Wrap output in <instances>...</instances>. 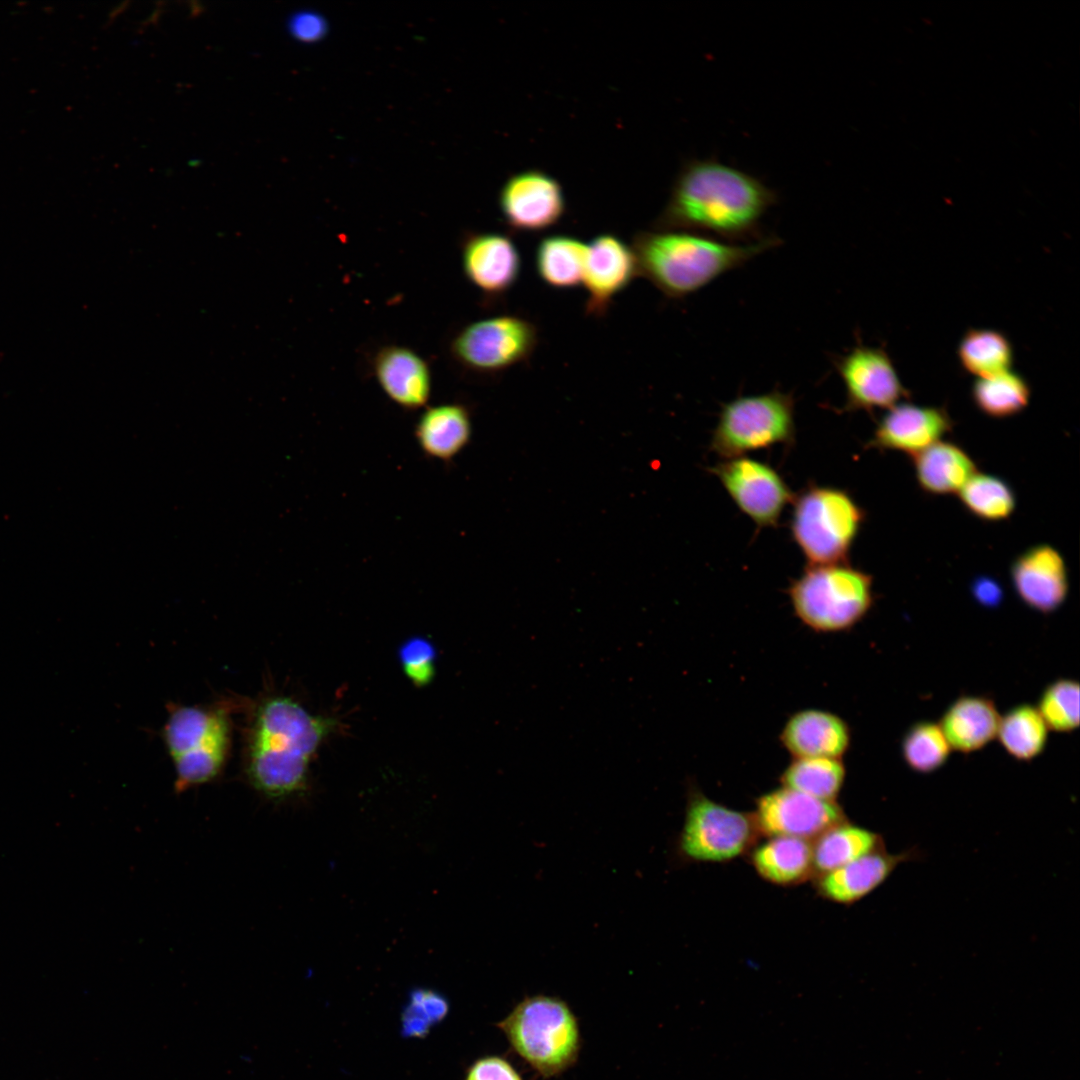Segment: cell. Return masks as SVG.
Segmentation results:
<instances>
[{"label":"cell","instance_id":"cell-9","mask_svg":"<svg viewBox=\"0 0 1080 1080\" xmlns=\"http://www.w3.org/2000/svg\"><path fill=\"white\" fill-rule=\"evenodd\" d=\"M759 834L753 813L730 809L691 787L678 839L681 856L724 862L747 851Z\"/></svg>","mask_w":1080,"mask_h":1080},{"label":"cell","instance_id":"cell-23","mask_svg":"<svg viewBox=\"0 0 1080 1080\" xmlns=\"http://www.w3.org/2000/svg\"><path fill=\"white\" fill-rule=\"evenodd\" d=\"M164 738L173 759L204 748L229 746V721L220 709L177 707L165 725Z\"/></svg>","mask_w":1080,"mask_h":1080},{"label":"cell","instance_id":"cell-33","mask_svg":"<svg viewBox=\"0 0 1080 1080\" xmlns=\"http://www.w3.org/2000/svg\"><path fill=\"white\" fill-rule=\"evenodd\" d=\"M951 751L939 724L928 720L910 726L900 744L904 763L919 774H930L942 768Z\"/></svg>","mask_w":1080,"mask_h":1080},{"label":"cell","instance_id":"cell-10","mask_svg":"<svg viewBox=\"0 0 1080 1080\" xmlns=\"http://www.w3.org/2000/svg\"><path fill=\"white\" fill-rule=\"evenodd\" d=\"M736 506L759 528L777 526L794 494L771 465L740 456L725 459L710 469Z\"/></svg>","mask_w":1080,"mask_h":1080},{"label":"cell","instance_id":"cell-18","mask_svg":"<svg viewBox=\"0 0 1080 1080\" xmlns=\"http://www.w3.org/2000/svg\"><path fill=\"white\" fill-rule=\"evenodd\" d=\"M371 370L384 394L401 409L415 412L428 406L431 368L412 348L399 344L379 347L371 358Z\"/></svg>","mask_w":1080,"mask_h":1080},{"label":"cell","instance_id":"cell-16","mask_svg":"<svg viewBox=\"0 0 1080 1080\" xmlns=\"http://www.w3.org/2000/svg\"><path fill=\"white\" fill-rule=\"evenodd\" d=\"M1010 579L1018 598L1042 614L1058 610L1069 593L1065 560L1049 544H1037L1019 554L1010 566Z\"/></svg>","mask_w":1080,"mask_h":1080},{"label":"cell","instance_id":"cell-2","mask_svg":"<svg viewBox=\"0 0 1080 1080\" xmlns=\"http://www.w3.org/2000/svg\"><path fill=\"white\" fill-rule=\"evenodd\" d=\"M335 721L276 696L259 705L251 727L246 775L263 797L281 801L303 793L311 757Z\"/></svg>","mask_w":1080,"mask_h":1080},{"label":"cell","instance_id":"cell-35","mask_svg":"<svg viewBox=\"0 0 1080 1080\" xmlns=\"http://www.w3.org/2000/svg\"><path fill=\"white\" fill-rule=\"evenodd\" d=\"M448 1012V1000L440 992L415 988L401 1013V1034L405 1038H425Z\"/></svg>","mask_w":1080,"mask_h":1080},{"label":"cell","instance_id":"cell-11","mask_svg":"<svg viewBox=\"0 0 1080 1080\" xmlns=\"http://www.w3.org/2000/svg\"><path fill=\"white\" fill-rule=\"evenodd\" d=\"M844 383V411L889 409L909 397L889 354L881 347L854 346L835 360Z\"/></svg>","mask_w":1080,"mask_h":1080},{"label":"cell","instance_id":"cell-20","mask_svg":"<svg viewBox=\"0 0 1080 1080\" xmlns=\"http://www.w3.org/2000/svg\"><path fill=\"white\" fill-rule=\"evenodd\" d=\"M915 848L890 853L885 846L817 877L818 892L835 903L851 905L882 885L902 863L916 860Z\"/></svg>","mask_w":1080,"mask_h":1080},{"label":"cell","instance_id":"cell-30","mask_svg":"<svg viewBox=\"0 0 1080 1080\" xmlns=\"http://www.w3.org/2000/svg\"><path fill=\"white\" fill-rule=\"evenodd\" d=\"M846 778L842 759L792 758L780 775L783 787L825 801H836Z\"/></svg>","mask_w":1080,"mask_h":1080},{"label":"cell","instance_id":"cell-39","mask_svg":"<svg viewBox=\"0 0 1080 1080\" xmlns=\"http://www.w3.org/2000/svg\"><path fill=\"white\" fill-rule=\"evenodd\" d=\"M974 600L986 608L998 607L1003 600V589L999 582L988 576H980L971 584Z\"/></svg>","mask_w":1080,"mask_h":1080},{"label":"cell","instance_id":"cell-3","mask_svg":"<svg viewBox=\"0 0 1080 1080\" xmlns=\"http://www.w3.org/2000/svg\"><path fill=\"white\" fill-rule=\"evenodd\" d=\"M779 244V238L769 235L739 244L690 231L653 228L637 232L631 242L639 276L671 300L698 292Z\"/></svg>","mask_w":1080,"mask_h":1080},{"label":"cell","instance_id":"cell-15","mask_svg":"<svg viewBox=\"0 0 1080 1080\" xmlns=\"http://www.w3.org/2000/svg\"><path fill=\"white\" fill-rule=\"evenodd\" d=\"M637 277L638 263L631 244L613 233L595 236L586 247L582 280L587 294L585 314L605 317L615 297Z\"/></svg>","mask_w":1080,"mask_h":1080},{"label":"cell","instance_id":"cell-19","mask_svg":"<svg viewBox=\"0 0 1080 1080\" xmlns=\"http://www.w3.org/2000/svg\"><path fill=\"white\" fill-rule=\"evenodd\" d=\"M779 741L792 758L842 759L851 747L852 731L841 716L822 709L807 708L793 713L786 720Z\"/></svg>","mask_w":1080,"mask_h":1080},{"label":"cell","instance_id":"cell-6","mask_svg":"<svg viewBox=\"0 0 1080 1080\" xmlns=\"http://www.w3.org/2000/svg\"><path fill=\"white\" fill-rule=\"evenodd\" d=\"M790 530L807 565L848 562L866 513L845 490L811 484L794 495Z\"/></svg>","mask_w":1080,"mask_h":1080},{"label":"cell","instance_id":"cell-13","mask_svg":"<svg viewBox=\"0 0 1080 1080\" xmlns=\"http://www.w3.org/2000/svg\"><path fill=\"white\" fill-rule=\"evenodd\" d=\"M460 258L466 280L488 304L506 296L521 275L520 251L504 233L466 232L460 241Z\"/></svg>","mask_w":1080,"mask_h":1080},{"label":"cell","instance_id":"cell-22","mask_svg":"<svg viewBox=\"0 0 1080 1080\" xmlns=\"http://www.w3.org/2000/svg\"><path fill=\"white\" fill-rule=\"evenodd\" d=\"M1001 714L986 695H961L943 712L938 722L951 750L970 754L996 739Z\"/></svg>","mask_w":1080,"mask_h":1080},{"label":"cell","instance_id":"cell-4","mask_svg":"<svg viewBox=\"0 0 1080 1080\" xmlns=\"http://www.w3.org/2000/svg\"><path fill=\"white\" fill-rule=\"evenodd\" d=\"M786 593L798 620L822 634L851 630L875 600L872 575L848 562L807 565Z\"/></svg>","mask_w":1080,"mask_h":1080},{"label":"cell","instance_id":"cell-32","mask_svg":"<svg viewBox=\"0 0 1080 1080\" xmlns=\"http://www.w3.org/2000/svg\"><path fill=\"white\" fill-rule=\"evenodd\" d=\"M958 497L970 514L988 522L1006 520L1016 508V495L1008 482L978 471L961 488Z\"/></svg>","mask_w":1080,"mask_h":1080},{"label":"cell","instance_id":"cell-21","mask_svg":"<svg viewBox=\"0 0 1080 1080\" xmlns=\"http://www.w3.org/2000/svg\"><path fill=\"white\" fill-rule=\"evenodd\" d=\"M471 435V411L459 401L427 406L414 428L423 455L443 464L451 463L464 450Z\"/></svg>","mask_w":1080,"mask_h":1080},{"label":"cell","instance_id":"cell-37","mask_svg":"<svg viewBox=\"0 0 1080 1080\" xmlns=\"http://www.w3.org/2000/svg\"><path fill=\"white\" fill-rule=\"evenodd\" d=\"M465 1080H523L515 1067L504 1057L490 1055L478 1058L468 1068Z\"/></svg>","mask_w":1080,"mask_h":1080},{"label":"cell","instance_id":"cell-34","mask_svg":"<svg viewBox=\"0 0 1080 1080\" xmlns=\"http://www.w3.org/2000/svg\"><path fill=\"white\" fill-rule=\"evenodd\" d=\"M1049 730L1070 733L1079 727V683L1056 679L1041 692L1036 705Z\"/></svg>","mask_w":1080,"mask_h":1080},{"label":"cell","instance_id":"cell-29","mask_svg":"<svg viewBox=\"0 0 1080 1080\" xmlns=\"http://www.w3.org/2000/svg\"><path fill=\"white\" fill-rule=\"evenodd\" d=\"M957 355L961 367L977 378L1012 369L1014 360L1008 337L988 328L967 330L959 342Z\"/></svg>","mask_w":1080,"mask_h":1080},{"label":"cell","instance_id":"cell-36","mask_svg":"<svg viewBox=\"0 0 1080 1080\" xmlns=\"http://www.w3.org/2000/svg\"><path fill=\"white\" fill-rule=\"evenodd\" d=\"M435 649L423 637L407 640L399 650V658L407 677L417 686L428 684L435 673Z\"/></svg>","mask_w":1080,"mask_h":1080},{"label":"cell","instance_id":"cell-25","mask_svg":"<svg viewBox=\"0 0 1080 1080\" xmlns=\"http://www.w3.org/2000/svg\"><path fill=\"white\" fill-rule=\"evenodd\" d=\"M751 863L771 883L798 884L813 875L812 842L795 837H769L753 849Z\"/></svg>","mask_w":1080,"mask_h":1080},{"label":"cell","instance_id":"cell-14","mask_svg":"<svg viewBox=\"0 0 1080 1080\" xmlns=\"http://www.w3.org/2000/svg\"><path fill=\"white\" fill-rule=\"evenodd\" d=\"M499 209L506 225L515 232L535 233L556 225L566 212L561 185L540 170L512 175L499 193Z\"/></svg>","mask_w":1080,"mask_h":1080},{"label":"cell","instance_id":"cell-8","mask_svg":"<svg viewBox=\"0 0 1080 1080\" xmlns=\"http://www.w3.org/2000/svg\"><path fill=\"white\" fill-rule=\"evenodd\" d=\"M795 400L778 389L739 396L722 406L710 448L725 459L791 444L795 439Z\"/></svg>","mask_w":1080,"mask_h":1080},{"label":"cell","instance_id":"cell-31","mask_svg":"<svg viewBox=\"0 0 1080 1080\" xmlns=\"http://www.w3.org/2000/svg\"><path fill=\"white\" fill-rule=\"evenodd\" d=\"M971 397L984 415L1002 419L1015 416L1028 406L1031 389L1021 374L1009 369L977 378L971 388Z\"/></svg>","mask_w":1080,"mask_h":1080},{"label":"cell","instance_id":"cell-1","mask_svg":"<svg viewBox=\"0 0 1080 1080\" xmlns=\"http://www.w3.org/2000/svg\"><path fill=\"white\" fill-rule=\"evenodd\" d=\"M778 194L759 178L716 159L686 161L653 229L684 230L730 243L766 238L761 221Z\"/></svg>","mask_w":1080,"mask_h":1080},{"label":"cell","instance_id":"cell-38","mask_svg":"<svg viewBox=\"0 0 1080 1080\" xmlns=\"http://www.w3.org/2000/svg\"><path fill=\"white\" fill-rule=\"evenodd\" d=\"M290 34L301 42L311 43L320 40L327 31L325 19L313 11H300L288 21Z\"/></svg>","mask_w":1080,"mask_h":1080},{"label":"cell","instance_id":"cell-28","mask_svg":"<svg viewBox=\"0 0 1080 1080\" xmlns=\"http://www.w3.org/2000/svg\"><path fill=\"white\" fill-rule=\"evenodd\" d=\"M1049 731L1036 706L1023 703L1001 715L996 739L1012 758L1029 762L1044 752Z\"/></svg>","mask_w":1080,"mask_h":1080},{"label":"cell","instance_id":"cell-5","mask_svg":"<svg viewBox=\"0 0 1080 1080\" xmlns=\"http://www.w3.org/2000/svg\"><path fill=\"white\" fill-rule=\"evenodd\" d=\"M496 1026L513 1051L542 1077L560 1075L580 1053L579 1022L562 999L533 995L522 999Z\"/></svg>","mask_w":1080,"mask_h":1080},{"label":"cell","instance_id":"cell-17","mask_svg":"<svg viewBox=\"0 0 1080 1080\" xmlns=\"http://www.w3.org/2000/svg\"><path fill=\"white\" fill-rule=\"evenodd\" d=\"M953 421L943 407L900 402L887 409L867 447L899 451L911 457L951 432Z\"/></svg>","mask_w":1080,"mask_h":1080},{"label":"cell","instance_id":"cell-24","mask_svg":"<svg viewBox=\"0 0 1080 1080\" xmlns=\"http://www.w3.org/2000/svg\"><path fill=\"white\" fill-rule=\"evenodd\" d=\"M911 458L919 487L930 495L958 494L977 472L972 457L953 442L940 440Z\"/></svg>","mask_w":1080,"mask_h":1080},{"label":"cell","instance_id":"cell-27","mask_svg":"<svg viewBox=\"0 0 1080 1080\" xmlns=\"http://www.w3.org/2000/svg\"><path fill=\"white\" fill-rule=\"evenodd\" d=\"M883 846L880 834L845 821L812 841L813 875L826 874Z\"/></svg>","mask_w":1080,"mask_h":1080},{"label":"cell","instance_id":"cell-7","mask_svg":"<svg viewBox=\"0 0 1080 1080\" xmlns=\"http://www.w3.org/2000/svg\"><path fill=\"white\" fill-rule=\"evenodd\" d=\"M539 343V329L519 314H498L467 323L450 337L448 355L459 371L495 377L529 362Z\"/></svg>","mask_w":1080,"mask_h":1080},{"label":"cell","instance_id":"cell-26","mask_svg":"<svg viewBox=\"0 0 1080 1080\" xmlns=\"http://www.w3.org/2000/svg\"><path fill=\"white\" fill-rule=\"evenodd\" d=\"M587 244L567 234L543 237L535 250V269L550 288L568 290L583 280Z\"/></svg>","mask_w":1080,"mask_h":1080},{"label":"cell","instance_id":"cell-12","mask_svg":"<svg viewBox=\"0 0 1080 1080\" xmlns=\"http://www.w3.org/2000/svg\"><path fill=\"white\" fill-rule=\"evenodd\" d=\"M753 816L761 834L810 842L848 821L837 801L821 800L783 786L761 795Z\"/></svg>","mask_w":1080,"mask_h":1080}]
</instances>
